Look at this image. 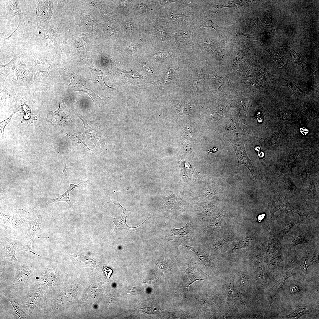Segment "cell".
Masks as SVG:
<instances>
[{
  "label": "cell",
  "instance_id": "21",
  "mask_svg": "<svg viewBox=\"0 0 319 319\" xmlns=\"http://www.w3.org/2000/svg\"><path fill=\"white\" fill-rule=\"evenodd\" d=\"M237 36H238L237 43L240 46H245L244 48H247V46L248 48L249 43L251 40L250 39L252 38L242 32L240 33L239 34L237 35Z\"/></svg>",
  "mask_w": 319,
  "mask_h": 319
},
{
  "label": "cell",
  "instance_id": "16",
  "mask_svg": "<svg viewBox=\"0 0 319 319\" xmlns=\"http://www.w3.org/2000/svg\"><path fill=\"white\" fill-rule=\"evenodd\" d=\"M191 232V229L190 225L189 222L183 227L176 229L174 227H172L171 229L169 235L170 236H184L186 235Z\"/></svg>",
  "mask_w": 319,
  "mask_h": 319
},
{
  "label": "cell",
  "instance_id": "22",
  "mask_svg": "<svg viewBox=\"0 0 319 319\" xmlns=\"http://www.w3.org/2000/svg\"><path fill=\"white\" fill-rule=\"evenodd\" d=\"M48 77V72L40 71L35 74L34 81L38 84H42L46 80Z\"/></svg>",
  "mask_w": 319,
  "mask_h": 319
},
{
  "label": "cell",
  "instance_id": "3",
  "mask_svg": "<svg viewBox=\"0 0 319 319\" xmlns=\"http://www.w3.org/2000/svg\"><path fill=\"white\" fill-rule=\"evenodd\" d=\"M236 153L238 162V166L243 164L249 170L254 180V170L255 166L248 157L244 147V142L237 136L234 139L229 140Z\"/></svg>",
  "mask_w": 319,
  "mask_h": 319
},
{
  "label": "cell",
  "instance_id": "25",
  "mask_svg": "<svg viewBox=\"0 0 319 319\" xmlns=\"http://www.w3.org/2000/svg\"><path fill=\"white\" fill-rule=\"evenodd\" d=\"M250 244V241L249 238H246L240 240L236 243L232 250L245 248Z\"/></svg>",
  "mask_w": 319,
  "mask_h": 319
},
{
  "label": "cell",
  "instance_id": "18",
  "mask_svg": "<svg viewBox=\"0 0 319 319\" xmlns=\"http://www.w3.org/2000/svg\"><path fill=\"white\" fill-rule=\"evenodd\" d=\"M222 222V219L219 217L212 219L209 223L207 228V231L212 232L218 230L221 227Z\"/></svg>",
  "mask_w": 319,
  "mask_h": 319
},
{
  "label": "cell",
  "instance_id": "26",
  "mask_svg": "<svg viewBox=\"0 0 319 319\" xmlns=\"http://www.w3.org/2000/svg\"><path fill=\"white\" fill-rule=\"evenodd\" d=\"M230 239L227 237L217 241L213 245L214 249L217 250L230 241Z\"/></svg>",
  "mask_w": 319,
  "mask_h": 319
},
{
  "label": "cell",
  "instance_id": "9",
  "mask_svg": "<svg viewBox=\"0 0 319 319\" xmlns=\"http://www.w3.org/2000/svg\"><path fill=\"white\" fill-rule=\"evenodd\" d=\"M86 180L81 182L79 184L75 185L74 184H70L67 190L62 195H59L58 198L48 201L45 206L52 203H54L59 201H65L71 207V203L70 199V195L72 190L76 188L83 186L87 183Z\"/></svg>",
  "mask_w": 319,
  "mask_h": 319
},
{
  "label": "cell",
  "instance_id": "31",
  "mask_svg": "<svg viewBox=\"0 0 319 319\" xmlns=\"http://www.w3.org/2000/svg\"><path fill=\"white\" fill-rule=\"evenodd\" d=\"M308 191L309 194V195L310 196V197H313L315 196V187L313 184H312L310 186Z\"/></svg>",
  "mask_w": 319,
  "mask_h": 319
},
{
  "label": "cell",
  "instance_id": "33",
  "mask_svg": "<svg viewBox=\"0 0 319 319\" xmlns=\"http://www.w3.org/2000/svg\"><path fill=\"white\" fill-rule=\"evenodd\" d=\"M140 47L139 43H136L132 44L127 47L128 50L130 51H134L139 49Z\"/></svg>",
  "mask_w": 319,
  "mask_h": 319
},
{
  "label": "cell",
  "instance_id": "8",
  "mask_svg": "<svg viewBox=\"0 0 319 319\" xmlns=\"http://www.w3.org/2000/svg\"><path fill=\"white\" fill-rule=\"evenodd\" d=\"M189 270L185 276L182 284L183 291L185 293L187 292L189 286L194 282L199 280H206L209 278L208 275L198 266L192 267Z\"/></svg>",
  "mask_w": 319,
  "mask_h": 319
},
{
  "label": "cell",
  "instance_id": "17",
  "mask_svg": "<svg viewBox=\"0 0 319 319\" xmlns=\"http://www.w3.org/2000/svg\"><path fill=\"white\" fill-rule=\"evenodd\" d=\"M176 108L179 115L188 114L193 105L184 102L183 100H176Z\"/></svg>",
  "mask_w": 319,
  "mask_h": 319
},
{
  "label": "cell",
  "instance_id": "1",
  "mask_svg": "<svg viewBox=\"0 0 319 319\" xmlns=\"http://www.w3.org/2000/svg\"><path fill=\"white\" fill-rule=\"evenodd\" d=\"M268 208L271 216V222L274 220V214L277 211H281L286 214H297L304 217L306 214L299 211L292 206L281 192L276 190L273 191L268 203Z\"/></svg>",
  "mask_w": 319,
  "mask_h": 319
},
{
  "label": "cell",
  "instance_id": "6",
  "mask_svg": "<svg viewBox=\"0 0 319 319\" xmlns=\"http://www.w3.org/2000/svg\"><path fill=\"white\" fill-rule=\"evenodd\" d=\"M26 211L23 210H16L14 215H6L3 214V219L6 227L15 230L20 229L22 228L26 222H27L28 218Z\"/></svg>",
  "mask_w": 319,
  "mask_h": 319
},
{
  "label": "cell",
  "instance_id": "37",
  "mask_svg": "<svg viewBox=\"0 0 319 319\" xmlns=\"http://www.w3.org/2000/svg\"><path fill=\"white\" fill-rule=\"evenodd\" d=\"M271 33H272L273 34V32H272V30H271Z\"/></svg>",
  "mask_w": 319,
  "mask_h": 319
},
{
  "label": "cell",
  "instance_id": "32",
  "mask_svg": "<svg viewBox=\"0 0 319 319\" xmlns=\"http://www.w3.org/2000/svg\"><path fill=\"white\" fill-rule=\"evenodd\" d=\"M141 292V291L138 288L134 287L131 288L127 291L128 294H134L139 293Z\"/></svg>",
  "mask_w": 319,
  "mask_h": 319
},
{
  "label": "cell",
  "instance_id": "2",
  "mask_svg": "<svg viewBox=\"0 0 319 319\" xmlns=\"http://www.w3.org/2000/svg\"><path fill=\"white\" fill-rule=\"evenodd\" d=\"M64 71L70 77L71 82L68 87L72 92L82 91L87 94L93 100L92 97H99L92 90L89 89L87 86V82L91 79L76 74L70 69L64 66Z\"/></svg>",
  "mask_w": 319,
  "mask_h": 319
},
{
  "label": "cell",
  "instance_id": "10",
  "mask_svg": "<svg viewBox=\"0 0 319 319\" xmlns=\"http://www.w3.org/2000/svg\"><path fill=\"white\" fill-rule=\"evenodd\" d=\"M126 211H123V213L121 215L115 218H112L115 227L114 230L111 234L112 235H115L122 230L128 228H134L136 227H129L126 224V221L127 218V215L128 214H126Z\"/></svg>",
  "mask_w": 319,
  "mask_h": 319
},
{
  "label": "cell",
  "instance_id": "27",
  "mask_svg": "<svg viewBox=\"0 0 319 319\" xmlns=\"http://www.w3.org/2000/svg\"><path fill=\"white\" fill-rule=\"evenodd\" d=\"M16 111L14 110L13 112L12 113L10 117L6 119V120L0 123V129L1 132L2 134V137L4 138V128L6 126V125L8 124L11 121L12 117L13 115V114L17 112Z\"/></svg>",
  "mask_w": 319,
  "mask_h": 319
},
{
  "label": "cell",
  "instance_id": "20",
  "mask_svg": "<svg viewBox=\"0 0 319 319\" xmlns=\"http://www.w3.org/2000/svg\"><path fill=\"white\" fill-rule=\"evenodd\" d=\"M176 70L169 68L168 70L162 78V81L165 83H170L175 81Z\"/></svg>",
  "mask_w": 319,
  "mask_h": 319
},
{
  "label": "cell",
  "instance_id": "19",
  "mask_svg": "<svg viewBox=\"0 0 319 319\" xmlns=\"http://www.w3.org/2000/svg\"><path fill=\"white\" fill-rule=\"evenodd\" d=\"M14 67V62L13 60L7 65L1 67V82H4L6 77L10 73Z\"/></svg>",
  "mask_w": 319,
  "mask_h": 319
},
{
  "label": "cell",
  "instance_id": "23",
  "mask_svg": "<svg viewBox=\"0 0 319 319\" xmlns=\"http://www.w3.org/2000/svg\"><path fill=\"white\" fill-rule=\"evenodd\" d=\"M179 244L181 245H182L184 247L187 248H189L193 251L194 252L199 258L200 259L205 262H206L207 260L206 257H205L203 253L200 251V250H198V249H197L195 247H192L187 245H186L183 243H179Z\"/></svg>",
  "mask_w": 319,
  "mask_h": 319
},
{
  "label": "cell",
  "instance_id": "36",
  "mask_svg": "<svg viewBox=\"0 0 319 319\" xmlns=\"http://www.w3.org/2000/svg\"><path fill=\"white\" fill-rule=\"evenodd\" d=\"M274 31H275V32L276 33V30H275V27H274Z\"/></svg>",
  "mask_w": 319,
  "mask_h": 319
},
{
  "label": "cell",
  "instance_id": "39",
  "mask_svg": "<svg viewBox=\"0 0 319 319\" xmlns=\"http://www.w3.org/2000/svg\"><path fill=\"white\" fill-rule=\"evenodd\" d=\"M267 23H268V24H269V25H270V24H269V23H268V22H267Z\"/></svg>",
  "mask_w": 319,
  "mask_h": 319
},
{
  "label": "cell",
  "instance_id": "24",
  "mask_svg": "<svg viewBox=\"0 0 319 319\" xmlns=\"http://www.w3.org/2000/svg\"><path fill=\"white\" fill-rule=\"evenodd\" d=\"M291 275V273L290 272H287L283 274V276H282L280 278L275 285L273 289L275 290L278 289L281 287L285 281L288 277L290 276Z\"/></svg>",
  "mask_w": 319,
  "mask_h": 319
},
{
  "label": "cell",
  "instance_id": "4",
  "mask_svg": "<svg viewBox=\"0 0 319 319\" xmlns=\"http://www.w3.org/2000/svg\"><path fill=\"white\" fill-rule=\"evenodd\" d=\"M47 119L54 124L60 126H72L73 123L64 103H59L58 109L55 112L49 111Z\"/></svg>",
  "mask_w": 319,
  "mask_h": 319
},
{
  "label": "cell",
  "instance_id": "13",
  "mask_svg": "<svg viewBox=\"0 0 319 319\" xmlns=\"http://www.w3.org/2000/svg\"><path fill=\"white\" fill-rule=\"evenodd\" d=\"M251 261L261 276H263L264 267L263 263V249H260L251 257Z\"/></svg>",
  "mask_w": 319,
  "mask_h": 319
},
{
  "label": "cell",
  "instance_id": "38",
  "mask_svg": "<svg viewBox=\"0 0 319 319\" xmlns=\"http://www.w3.org/2000/svg\"><path fill=\"white\" fill-rule=\"evenodd\" d=\"M292 50V51H294V52H295V53H296L297 54V53H296V52H295V51H294V50Z\"/></svg>",
  "mask_w": 319,
  "mask_h": 319
},
{
  "label": "cell",
  "instance_id": "11",
  "mask_svg": "<svg viewBox=\"0 0 319 319\" xmlns=\"http://www.w3.org/2000/svg\"><path fill=\"white\" fill-rule=\"evenodd\" d=\"M233 287V286L229 287L228 298L230 302L236 306L244 307L246 305V303L240 293Z\"/></svg>",
  "mask_w": 319,
  "mask_h": 319
},
{
  "label": "cell",
  "instance_id": "35",
  "mask_svg": "<svg viewBox=\"0 0 319 319\" xmlns=\"http://www.w3.org/2000/svg\"><path fill=\"white\" fill-rule=\"evenodd\" d=\"M263 217H264V216H263V215H261L260 217H259L258 218H258L259 220L260 221V220H261L262 219H263Z\"/></svg>",
  "mask_w": 319,
  "mask_h": 319
},
{
  "label": "cell",
  "instance_id": "5",
  "mask_svg": "<svg viewBox=\"0 0 319 319\" xmlns=\"http://www.w3.org/2000/svg\"><path fill=\"white\" fill-rule=\"evenodd\" d=\"M42 222L41 216L37 210L34 209L32 215L28 218L27 220L28 227L26 246L29 249L32 250L34 249L35 236L38 231L41 230L39 226Z\"/></svg>",
  "mask_w": 319,
  "mask_h": 319
},
{
  "label": "cell",
  "instance_id": "14",
  "mask_svg": "<svg viewBox=\"0 0 319 319\" xmlns=\"http://www.w3.org/2000/svg\"><path fill=\"white\" fill-rule=\"evenodd\" d=\"M2 241L6 254L15 258V250L17 246L15 242L7 237H4L2 239Z\"/></svg>",
  "mask_w": 319,
  "mask_h": 319
},
{
  "label": "cell",
  "instance_id": "7",
  "mask_svg": "<svg viewBox=\"0 0 319 319\" xmlns=\"http://www.w3.org/2000/svg\"><path fill=\"white\" fill-rule=\"evenodd\" d=\"M74 113L82 121L84 125L86 137L91 140L96 146L100 136L101 130L97 126V124L85 118L80 113L75 111Z\"/></svg>",
  "mask_w": 319,
  "mask_h": 319
},
{
  "label": "cell",
  "instance_id": "34",
  "mask_svg": "<svg viewBox=\"0 0 319 319\" xmlns=\"http://www.w3.org/2000/svg\"><path fill=\"white\" fill-rule=\"evenodd\" d=\"M103 270L106 277L108 280L112 273V270L110 268L106 267H104Z\"/></svg>",
  "mask_w": 319,
  "mask_h": 319
},
{
  "label": "cell",
  "instance_id": "29",
  "mask_svg": "<svg viewBox=\"0 0 319 319\" xmlns=\"http://www.w3.org/2000/svg\"><path fill=\"white\" fill-rule=\"evenodd\" d=\"M284 185L287 190L293 191H296L294 185L289 179H286L284 180Z\"/></svg>",
  "mask_w": 319,
  "mask_h": 319
},
{
  "label": "cell",
  "instance_id": "12",
  "mask_svg": "<svg viewBox=\"0 0 319 319\" xmlns=\"http://www.w3.org/2000/svg\"><path fill=\"white\" fill-rule=\"evenodd\" d=\"M22 62H20L17 66L14 76L15 81L18 82L25 81L30 74V69Z\"/></svg>",
  "mask_w": 319,
  "mask_h": 319
},
{
  "label": "cell",
  "instance_id": "15",
  "mask_svg": "<svg viewBox=\"0 0 319 319\" xmlns=\"http://www.w3.org/2000/svg\"><path fill=\"white\" fill-rule=\"evenodd\" d=\"M89 64V65L92 73V75L94 78L95 81L97 82L98 84H100L104 87H109L105 84L103 78V76L102 71L95 68L93 66L92 61V59L90 58L88 60Z\"/></svg>",
  "mask_w": 319,
  "mask_h": 319
},
{
  "label": "cell",
  "instance_id": "28",
  "mask_svg": "<svg viewBox=\"0 0 319 319\" xmlns=\"http://www.w3.org/2000/svg\"><path fill=\"white\" fill-rule=\"evenodd\" d=\"M122 71L128 77L131 78H137L141 79H143V77L140 75L137 72L134 71H127L126 70L123 71Z\"/></svg>",
  "mask_w": 319,
  "mask_h": 319
},
{
  "label": "cell",
  "instance_id": "30",
  "mask_svg": "<svg viewBox=\"0 0 319 319\" xmlns=\"http://www.w3.org/2000/svg\"><path fill=\"white\" fill-rule=\"evenodd\" d=\"M304 310V309L302 308L298 309L294 311L293 313L289 315V317L290 318H298L300 316L306 313V312H305Z\"/></svg>",
  "mask_w": 319,
  "mask_h": 319
}]
</instances>
